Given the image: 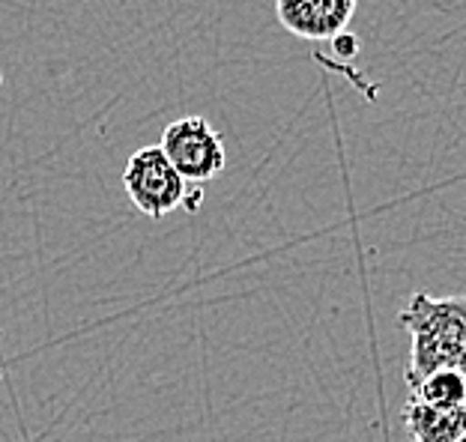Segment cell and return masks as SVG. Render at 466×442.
<instances>
[{
    "label": "cell",
    "mask_w": 466,
    "mask_h": 442,
    "mask_svg": "<svg viewBox=\"0 0 466 442\" xmlns=\"http://www.w3.org/2000/svg\"><path fill=\"white\" fill-rule=\"evenodd\" d=\"M398 323L412 341L404 374L410 388L446 367L466 377V296L416 293L400 308Z\"/></svg>",
    "instance_id": "cell-1"
},
{
    "label": "cell",
    "mask_w": 466,
    "mask_h": 442,
    "mask_svg": "<svg viewBox=\"0 0 466 442\" xmlns=\"http://www.w3.org/2000/svg\"><path fill=\"white\" fill-rule=\"evenodd\" d=\"M123 186L132 206L147 218H165L186 201V180L165 156L162 146H141L129 156Z\"/></svg>",
    "instance_id": "cell-2"
},
{
    "label": "cell",
    "mask_w": 466,
    "mask_h": 442,
    "mask_svg": "<svg viewBox=\"0 0 466 442\" xmlns=\"http://www.w3.org/2000/svg\"><path fill=\"white\" fill-rule=\"evenodd\" d=\"M165 156L177 167L186 183H209L225 171L228 150L225 138L204 117H179L165 129L162 144Z\"/></svg>",
    "instance_id": "cell-3"
},
{
    "label": "cell",
    "mask_w": 466,
    "mask_h": 442,
    "mask_svg": "<svg viewBox=\"0 0 466 442\" xmlns=\"http://www.w3.org/2000/svg\"><path fill=\"white\" fill-rule=\"evenodd\" d=\"M359 0H275V15L299 39H335L356 15Z\"/></svg>",
    "instance_id": "cell-4"
},
{
    "label": "cell",
    "mask_w": 466,
    "mask_h": 442,
    "mask_svg": "<svg viewBox=\"0 0 466 442\" xmlns=\"http://www.w3.org/2000/svg\"><path fill=\"white\" fill-rule=\"evenodd\" d=\"M410 442H458L466 434V407H428L410 401L404 409Z\"/></svg>",
    "instance_id": "cell-5"
},
{
    "label": "cell",
    "mask_w": 466,
    "mask_h": 442,
    "mask_svg": "<svg viewBox=\"0 0 466 442\" xmlns=\"http://www.w3.org/2000/svg\"><path fill=\"white\" fill-rule=\"evenodd\" d=\"M410 401L428 404V407H466V377L461 371H433L419 386L410 388Z\"/></svg>",
    "instance_id": "cell-6"
},
{
    "label": "cell",
    "mask_w": 466,
    "mask_h": 442,
    "mask_svg": "<svg viewBox=\"0 0 466 442\" xmlns=\"http://www.w3.org/2000/svg\"><path fill=\"white\" fill-rule=\"evenodd\" d=\"M458 442H466V434H463V437H461V439H458Z\"/></svg>",
    "instance_id": "cell-7"
}]
</instances>
